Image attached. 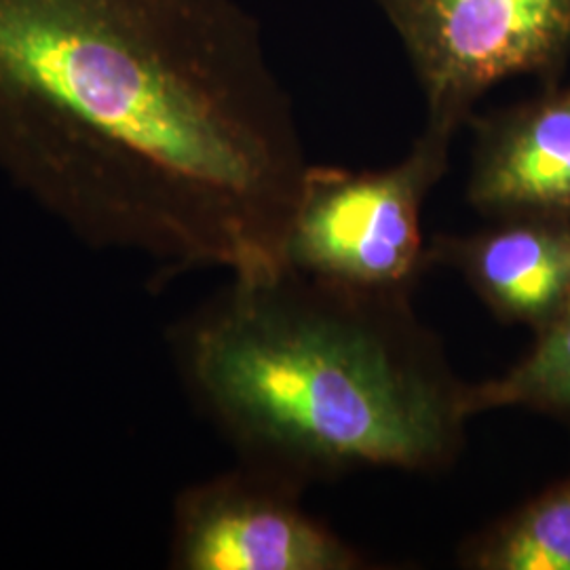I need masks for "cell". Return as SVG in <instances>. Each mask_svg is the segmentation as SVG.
I'll use <instances>...</instances> for the list:
<instances>
[{
  "mask_svg": "<svg viewBox=\"0 0 570 570\" xmlns=\"http://www.w3.org/2000/svg\"><path fill=\"white\" fill-rule=\"evenodd\" d=\"M469 416L492 410H527L558 421L570 433V308L534 334L529 353L489 381L469 383Z\"/></svg>",
  "mask_w": 570,
  "mask_h": 570,
  "instance_id": "9",
  "label": "cell"
},
{
  "mask_svg": "<svg viewBox=\"0 0 570 570\" xmlns=\"http://www.w3.org/2000/svg\"><path fill=\"white\" fill-rule=\"evenodd\" d=\"M456 560L469 570H570V475L473 532Z\"/></svg>",
  "mask_w": 570,
  "mask_h": 570,
  "instance_id": "8",
  "label": "cell"
},
{
  "mask_svg": "<svg viewBox=\"0 0 570 570\" xmlns=\"http://www.w3.org/2000/svg\"><path fill=\"white\" fill-rule=\"evenodd\" d=\"M428 263L456 271L505 326L539 334L570 308L567 223L513 218L469 235H435Z\"/></svg>",
  "mask_w": 570,
  "mask_h": 570,
  "instance_id": "7",
  "label": "cell"
},
{
  "mask_svg": "<svg viewBox=\"0 0 570 570\" xmlns=\"http://www.w3.org/2000/svg\"><path fill=\"white\" fill-rule=\"evenodd\" d=\"M452 138L425 125L385 169L308 165L285 265L360 292L412 296L429 271L423 207L449 169Z\"/></svg>",
  "mask_w": 570,
  "mask_h": 570,
  "instance_id": "3",
  "label": "cell"
},
{
  "mask_svg": "<svg viewBox=\"0 0 570 570\" xmlns=\"http://www.w3.org/2000/svg\"><path fill=\"white\" fill-rule=\"evenodd\" d=\"M468 202L487 220L570 225V82L471 117Z\"/></svg>",
  "mask_w": 570,
  "mask_h": 570,
  "instance_id": "6",
  "label": "cell"
},
{
  "mask_svg": "<svg viewBox=\"0 0 570 570\" xmlns=\"http://www.w3.org/2000/svg\"><path fill=\"white\" fill-rule=\"evenodd\" d=\"M308 165L237 0H0V176L85 244L275 273Z\"/></svg>",
  "mask_w": 570,
  "mask_h": 570,
  "instance_id": "1",
  "label": "cell"
},
{
  "mask_svg": "<svg viewBox=\"0 0 570 570\" xmlns=\"http://www.w3.org/2000/svg\"><path fill=\"white\" fill-rule=\"evenodd\" d=\"M305 489L256 468L230 469L174 503L178 570H364L370 560L303 508Z\"/></svg>",
  "mask_w": 570,
  "mask_h": 570,
  "instance_id": "5",
  "label": "cell"
},
{
  "mask_svg": "<svg viewBox=\"0 0 570 570\" xmlns=\"http://www.w3.org/2000/svg\"><path fill=\"white\" fill-rule=\"evenodd\" d=\"M171 346L239 463L301 489L357 469L440 473L465 449L469 383L412 296L285 265L233 277L174 327Z\"/></svg>",
  "mask_w": 570,
  "mask_h": 570,
  "instance_id": "2",
  "label": "cell"
},
{
  "mask_svg": "<svg viewBox=\"0 0 570 570\" xmlns=\"http://www.w3.org/2000/svg\"><path fill=\"white\" fill-rule=\"evenodd\" d=\"M404 45L428 125L452 136L513 77L558 81L570 58V0H376Z\"/></svg>",
  "mask_w": 570,
  "mask_h": 570,
  "instance_id": "4",
  "label": "cell"
}]
</instances>
